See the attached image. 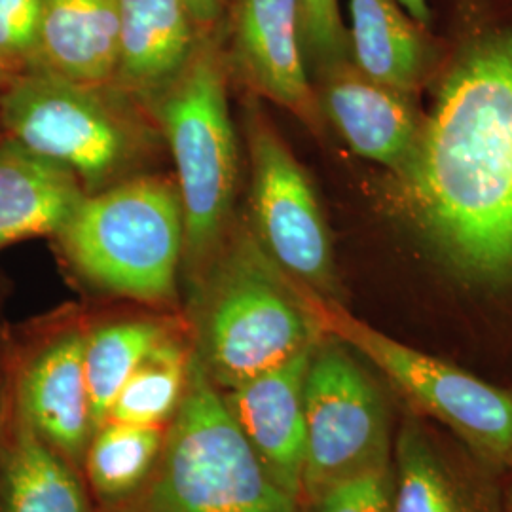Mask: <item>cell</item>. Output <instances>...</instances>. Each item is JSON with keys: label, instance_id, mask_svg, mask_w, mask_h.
Listing matches in <instances>:
<instances>
[{"label": "cell", "instance_id": "1", "mask_svg": "<svg viewBox=\"0 0 512 512\" xmlns=\"http://www.w3.org/2000/svg\"><path fill=\"white\" fill-rule=\"evenodd\" d=\"M395 198L459 279L512 281V12L456 48Z\"/></svg>", "mask_w": 512, "mask_h": 512}, {"label": "cell", "instance_id": "2", "mask_svg": "<svg viewBox=\"0 0 512 512\" xmlns=\"http://www.w3.org/2000/svg\"><path fill=\"white\" fill-rule=\"evenodd\" d=\"M192 351L219 391L289 361L321 336L306 291L238 234L196 277Z\"/></svg>", "mask_w": 512, "mask_h": 512}, {"label": "cell", "instance_id": "3", "mask_svg": "<svg viewBox=\"0 0 512 512\" xmlns=\"http://www.w3.org/2000/svg\"><path fill=\"white\" fill-rule=\"evenodd\" d=\"M107 512H302L241 435L192 351L183 401L158 463L128 503Z\"/></svg>", "mask_w": 512, "mask_h": 512}, {"label": "cell", "instance_id": "4", "mask_svg": "<svg viewBox=\"0 0 512 512\" xmlns=\"http://www.w3.org/2000/svg\"><path fill=\"white\" fill-rule=\"evenodd\" d=\"M217 35H203L183 71L150 99L177 169L184 260L194 277L222 245L238 183V145L226 92L228 63Z\"/></svg>", "mask_w": 512, "mask_h": 512}, {"label": "cell", "instance_id": "5", "mask_svg": "<svg viewBox=\"0 0 512 512\" xmlns=\"http://www.w3.org/2000/svg\"><path fill=\"white\" fill-rule=\"evenodd\" d=\"M95 287L147 304L177 296L184 215L177 186L139 177L86 194L55 236Z\"/></svg>", "mask_w": 512, "mask_h": 512}, {"label": "cell", "instance_id": "6", "mask_svg": "<svg viewBox=\"0 0 512 512\" xmlns=\"http://www.w3.org/2000/svg\"><path fill=\"white\" fill-rule=\"evenodd\" d=\"M304 291L323 334L365 357L416 414L440 423L495 473L512 471V389L406 346L351 315L340 300Z\"/></svg>", "mask_w": 512, "mask_h": 512}, {"label": "cell", "instance_id": "7", "mask_svg": "<svg viewBox=\"0 0 512 512\" xmlns=\"http://www.w3.org/2000/svg\"><path fill=\"white\" fill-rule=\"evenodd\" d=\"M103 90L40 69L16 74L0 90V133L99 192L135 152L128 120Z\"/></svg>", "mask_w": 512, "mask_h": 512}, {"label": "cell", "instance_id": "8", "mask_svg": "<svg viewBox=\"0 0 512 512\" xmlns=\"http://www.w3.org/2000/svg\"><path fill=\"white\" fill-rule=\"evenodd\" d=\"M306 461L302 507L330 486L393 465L385 395L351 349L323 334L304 385Z\"/></svg>", "mask_w": 512, "mask_h": 512}, {"label": "cell", "instance_id": "9", "mask_svg": "<svg viewBox=\"0 0 512 512\" xmlns=\"http://www.w3.org/2000/svg\"><path fill=\"white\" fill-rule=\"evenodd\" d=\"M247 137L256 241L300 287L340 300L329 226L308 173L260 114L249 116Z\"/></svg>", "mask_w": 512, "mask_h": 512}, {"label": "cell", "instance_id": "10", "mask_svg": "<svg viewBox=\"0 0 512 512\" xmlns=\"http://www.w3.org/2000/svg\"><path fill=\"white\" fill-rule=\"evenodd\" d=\"M84 334L54 330L6 357V384L38 435L82 473L93 431Z\"/></svg>", "mask_w": 512, "mask_h": 512}, {"label": "cell", "instance_id": "11", "mask_svg": "<svg viewBox=\"0 0 512 512\" xmlns=\"http://www.w3.org/2000/svg\"><path fill=\"white\" fill-rule=\"evenodd\" d=\"M497 475L412 412L393 444V512H505Z\"/></svg>", "mask_w": 512, "mask_h": 512}, {"label": "cell", "instance_id": "12", "mask_svg": "<svg viewBox=\"0 0 512 512\" xmlns=\"http://www.w3.org/2000/svg\"><path fill=\"white\" fill-rule=\"evenodd\" d=\"M313 346L234 389L220 391L266 473L300 507L306 461L304 385Z\"/></svg>", "mask_w": 512, "mask_h": 512}, {"label": "cell", "instance_id": "13", "mask_svg": "<svg viewBox=\"0 0 512 512\" xmlns=\"http://www.w3.org/2000/svg\"><path fill=\"white\" fill-rule=\"evenodd\" d=\"M234 61L249 86L293 112L308 128L321 129L323 114L306 71L298 0H234Z\"/></svg>", "mask_w": 512, "mask_h": 512}, {"label": "cell", "instance_id": "14", "mask_svg": "<svg viewBox=\"0 0 512 512\" xmlns=\"http://www.w3.org/2000/svg\"><path fill=\"white\" fill-rule=\"evenodd\" d=\"M315 95L321 114L355 154L384 165L393 177L412 164L423 128L412 97L368 78L351 59L321 69Z\"/></svg>", "mask_w": 512, "mask_h": 512}, {"label": "cell", "instance_id": "15", "mask_svg": "<svg viewBox=\"0 0 512 512\" xmlns=\"http://www.w3.org/2000/svg\"><path fill=\"white\" fill-rule=\"evenodd\" d=\"M0 512H97L82 473L38 435L8 384L0 410Z\"/></svg>", "mask_w": 512, "mask_h": 512}, {"label": "cell", "instance_id": "16", "mask_svg": "<svg viewBox=\"0 0 512 512\" xmlns=\"http://www.w3.org/2000/svg\"><path fill=\"white\" fill-rule=\"evenodd\" d=\"M200 31L184 0H118L112 90L154 99L183 71Z\"/></svg>", "mask_w": 512, "mask_h": 512}, {"label": "cell", "instance_id": "17", "mask_svg": "<svg viewBox=\"0 0 512 512\" xmlns=\"http://www.w3.org/2000/svg\"><path fill=\"white\" fill-rule=\"evenodd\" d=\"M118 61V0H44L33 69L110 88Z\"/></svg>", "mask_w": 512, "mask_h": 512}, {"label": "cell", "instance_id": "18", "mask_svg": "<svg viewBox=\"0 0 512 512\" xmlns=\"http://www.w3.org/2000/svg\"><path fill=\"white\" fill-rule=\"evenodd\" d=\"M84 196L73 171L0 137V251L57 236Z\"/></svg>", "mask_w": 512, "mask_h": 512}, {"label": "cell", "instance_id": "19", "mask_svg": "<svg viewBox=\"0 0 512 512\" xmlns=\"http://www.w3.org/2000/svg\"><path fill=\"white\" fill-rule=\"evenodd\" d=\"M349 52L368 78L412 97L435 52L423 27L399 0H349Z\"/></svg>", "mask_w": 512, "mask_h": 512}, {"label": "cell", "instance_id": "20", "mask_svg": "<svg viewBox=\"0 0 512 512\" xmlns=\"http://www.w3.org/2000/svg\"><path fill=\"white\" fill-rule=\"evenodd\" d=\"M167 425L105 421L86 448L82 476L103 512L141 492L164 448Z\"/></svg>", "mask_w": 512, "mask_h": 512}, {"label": "cell", "instance_id": "21", "mask_svg": "<svg viewBox=\"0 0 512 512\" xmlns=\"http://www.w3.org/2000/svg\"><path fill=\"white\" fill-rule=\"evenodd\" d=\"M190 359L192 344L188 346L179 332L167 330L120 389L109 420L169 425L183 401Z\"/></svg>", "mask_w": 512, "mask_h": 512}, {"label": "cell", "instance_id": "22", "mask_svg": "<svg viewBox=\"0 0 512 512\" xmlns=\"http://www.w3.org/2000/svg\"><path fill=\"white\" fill-rule=\"evenodd\" d=\"M169 329L162 321L129 319L107 323L84 334V372L93 429L109 420L110 408L120 389Z\"/></svg>", "mask_w": 512, "mask_h": 512}, {"label": "cell", "instance_id": "23", "mask_svg": "<svg viewBox=\"0 0 512 512\" xmlns=\"http://www.w3.org/2000/svg\"><path fill=\"white\" fill-rule=\"evenodd\" d=\"M44 0H0V74L33 69Z\"/></svg>", "mask_w": 512, "mask_h": 512}, {"label": "cell", "instance_id": "24", "mask_svg": "<svg viewBox=\"0 0 512 512\" xmlns=\"http://www.w3.org/2000/svg\"><path fill=\"white\" fill-rule=\"evenodd\" d=\"M302 16L304 52L317 71L351 59L349 35L338 0H298Z\"/></svg>", "mask_w": 512, "mask_h": 512}, {"label": "cell", "instance_id": "25", "mask_svg": "<svg viewBox=\"0 0 512 512\" xmlns=\"http://www.w3.org/2000/svg\"><path fill=\"white\" fill-rule=\"evenodd\" d=\"M302 512H393V465L330 486Z\"/></svg>", "mask_w": 512, "mask_h": 512}, {"label": "cell", "instance_id": "26", "mask_svg": "<svg viewBox=\"0 0 512 512\" xmlns=\"http://www.w3.org/2000/svg\"><path fill=\"white\" fill-rule=\"evenodd\" d=\"M200 35L219 33L220 25L228 18L234 0H184Z\"/></svg>", "mask_w": 512, "mask_h": 512}, {"label": "cell", "instance_id": "27", "mask_svg": "<svg viewBox=\"0 0 512 512\" xmlns=\"http://www.w3.org/2000/svg\"><path fill=\"white\" fill-rule=\"evenodd\" d=\"M403 4L404 10L421 23L423 27H431L433 14H431V6L429 0H399Z\"/></svg>", "mask_w": 512, "mask_h": 512}, {"label": "cell", "instance_id": "28", "mask_svg": "<svg viewBox=\"0 0 512 512\" xmlns=\"http://www.w3.org/2000/svg\"><path fill=\"white\" fill-rule=\"evenodd\" d=\"M4 393H6V355L0 353V410L4 403Z\"/></svg>", "mask_w": 512, "mask_h": 512}, {"label": "cell", "instance_id": "29", "mask_svg": "<svg viewBox=\"0 0 512 512\" xmlns=\"http://www.w3.org/2000/svg\"><path fill=\"white\" fill-rule=\"evenodd\" d=\"M503 503H505V512H512V484L509 490L503 494Z\"/></svg>", "mask_w": 512, "mask_h": 512}, {"label": "cell", "instance_id": "30", "mask_svg": "<svg viewBox=\"0 0 512 512\" xmlns=\"http://www.w3.org/2000/svg\"><path fill=\"white\" fill-rule=\"evenodd\" d=\"M4 84H6V78L0 74V90H2V86H4Z\"/></svg>", "mask_w": 512, "mask_h": 512}, {"label": "cell", "instance_id": "31", "mask_svg": "<svg viewBox=\"0 0 512 512\" xmlns=\"http://www.w3.org/2000/svg\"><path fill=\"white\" fill-rule=\"evenodd\" d=\"M0 137H2V133H0Z\"/></svg>", "mask_w": 512, "mask_h": 512}]
</instances>
